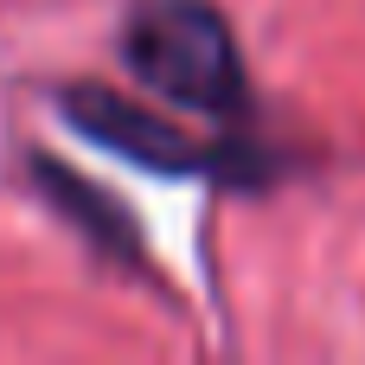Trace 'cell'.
Returning <instances> with one entry per match:
<instances>
[{
  "instance_id": "1",
  "label": "cell",
  "mask_w": 365,
  "mask_h": 365,
  "mask_svg": "<svg viewBox=\"0 0 365 365\" xmlns=\"http://www.w3.org/2000/svg\"><path fill=\"white\" fill-rule=\"evenodd\" d=\"M115 45L128 77L167 109L218 128L250 122V71L218 0H135Z\"/></svg>"
},
{
  "instance_id": "2",
  "label": "cell",
  "mask_w": 365,
  "mask_h": 365,
  "mask_svg": "<svg viewBox=\"0 0 365 365\" xmlns=\"http://www.w3.org/2000/svg\"><path fill=\"white\" fill-rule=\"evenodd\" d=\"M58 103H64V122L83 141H96L115 160L148 167V173H167V180H225V186H257L269 173V154L257 141H237V135H225V141L186 135L173 115L141 109V103L115 96L103 83H71V90H58Z\"/></svg>"
},
{
  "instance_id": "3",
  "label": "cell",
  "mask_w": 365,
  "mask_h": 365,
  "mask_svg": "<svg viewBox=\"0 0 365 365\" xmlns=\"http://www.w3.org/2000/svg\"><path fill=\"white\" fill-rule=\"evenodd\" d=\"M32 180H38L45 199L90 237V250H103V257H115V263H141V237H135V225L122 218V205H115L109 192H96L90 180H77V173H64V167H51L45 154H32Z\"/></svg>"
}]
</instances>
